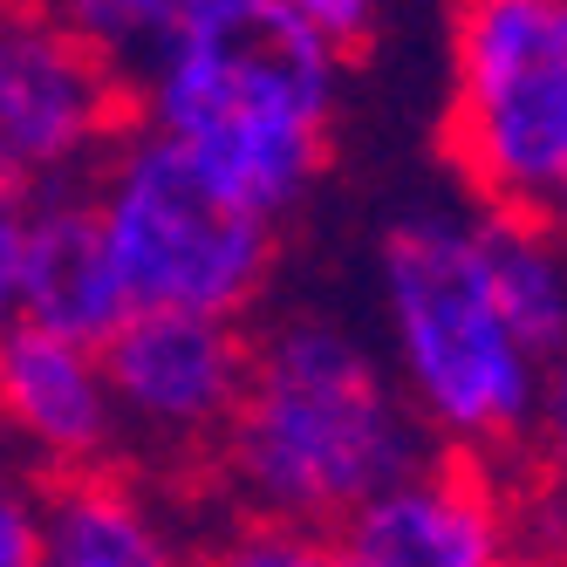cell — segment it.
Returning a JSON list of instances; mask_svg holds the SVG:
<instances>
[{"label":"cell","mask_w":567,"mask_h":567,"mask_svg":"<svg viewBox=\"0 0 567 567\" xmlns=\"http://www.w3.org/2000/svg\"><path fill=\"white\" fill-rule=\"evenodd\" d=\"M431 458V431L349 329L295 315L247 349V390L219 437V465L247 513L336 534Z\"/></svg>","instance_id":"obj_1"},{"label":"cell","mask_w":567,"mask_h":567,"mask_svg":"<svg viewBox=\"0 0 567 567\" xmlns=\"http://www.w3.org/2000/svg\"><path fill=\"white\" fill-rule=\"evenodd\" d=\"M383 308L396 336L403 403L417 424L458 458L519 452L540 417V362H526L499 329L485 280L472 267L465 219L452 213H403L383 226L377 247Z\"/></svg>","instance_id":"obj_2"},{"label":"cell","mask_w":567,"mask_h":567,"mask_svg":"<svg viewBox=\"0 0 567 567\" xmlns=\"http://www.w3.org/2000/svg\"><path fill=\"white\" fill-rule=\"evenodd\" d=\"M437 144L485 213L567 233V0H458Z\"/></svg>","instance_id":"obj_3"},{"label":"cell","mask_w":567,"mask_h":567,"mask_svg":"<svg viewBox=\"0 0 567 567\" xmlns=\"http://www.w3.org/2000/svg\"><path fill=\"white\" fill-rule=\"evenodd\" d=\"M103 213L110 267L131 315H198L239 321L274 280L280 233L185 165V151L157 131H124L103 157V185L90 192Z\"/></svg>","instance_id":"obj_4"},{"label":"cell","mask_w":567,"mask_h":567,"mask_svg":"<svg viewBox=\"0 0 567 567\" xmlns=\"http://www.w3.org/2000/svg\"><path fill=\"white\" fill-rule=\"evenodd\" d=\"M342 55L280 0H198L137 75L144 131L198 144L219 131H329Z\"/></svg>","instance_id":"obj_5"},{"label":"cell","mask_w":567,"mask_h":567,"mask_svg":"<svg viewBox=\"0 0 567 567\" xmlns=\"http://www.w3.org/2000/svg\"><path fill=\"white\" fill-rule=\"evenodd\" d=\"M131 116V83L34 8L0 0V157L42 192L110 157Z\"/></svg>","instance_id":"obj_6"},{"label":"cell","mask_w":567,"mask_h":567,"mask_svg":"<svg viewBox=\"0 0 567 567\" xmlns=\"http://www.w3.org/2000/svg\"><path fill=\"white\" fill-rule=\"evenodd\" d=\"M247 349L254 342L239 336V321L124 315V329L96 349L116 431L131 424L157 452H219L247 390Z\"/></svg>","instance_id":"obj_7"},{"label":"cell","mask_w":567,"mask_h":567,"mask_svg":"<svg viewBox=\"0 0 567 567\" xmlns=\"http://www.w3.org/2000/svg\"><path fill=\"white\" fill-rule=\"evenodd\" d=\"M342 567H513L499 493L465 458H431L336 526Z\"/></svg>","instance_id":"obj_8"},{"label":"cell","mask_w":567,"mask_h":567,"mask_svg":"<svg viewBox=\"0 0 567 567\" xmlns=\"http://www.w3.org/2000/svg\"><path fill=\"white\" fill-rule=\"evenodd\" d=\"M124 288L110 267L103 213L90 192L42 185L21 206V274H14V321L42 336H62L75 349H103L124 329Z\"/></svg>","instance_id":"obj_9"},{"label":"cell","mask_w":567,"mask_h":567,"mask_svg":"<svg viewBox=\"0 0 567 567\" xmlns=\"http://www.w3.org/2000/svg\"><path fill=\"white\" fill-rule=\"evenodd\" d=\"M0 431L21 437L42 465H55V478L96 472L116 444V411L96 349L8 321L0 329Z\"/></svg>","instance_id":"obj_10"},{"label":"cell","mask_w":567,"mask_h":567,"mask_svg":"<svg viewBox=\"0 0 567 567\" xmlns=\"http://www.w3.org/2000/svg\"><path fill=\"white\" fill-rule=\"evenodd\" d=\"M34 567H192L124 472H69L42 485Z\"/></svg>","instance_id":"obj_11"},{"label":"cell","mask_w":567,"mask_h":567,"mask_svg":"<svg viewBox=\"0 0 567 567\" xmlns=\"http://www.w3.org/2000/svg\"><path fill=\"white\" fill-rule=\"evenodd\" d=\"M472 239V267L485 280L499 329L526 362H547L567 349V233H547L534 219H506V213H478L465 219Z\"/></svg>","instance_id":"obj_12"},{"label":"cell","mask_w":567,"mask_h":567,"mask_svg":"<svg viewBox=\"0 0 567 567\" xmlns=\"http://www.w3.org/2000/svg\"><path fill=\"white\" fill-rule=\"evenodd\" d=\"M198 8V0H42V14L83 42L96 62H110L116 75H144L151 55L178 34V21Z\"/></svg>","instance_id":"obj_13"},{"label":"cell","mask_w":567,"mask_h":567,"mask_svg":"<svg viewBox=\"0 0 567 567\" xmlns=\"http://www.w3.org/2000/svg\"><path fill=\"white\" fill-rule=\"evenodd\" d=\"M206 567H342V560H336V540L315 534V526L239 513L226 534L206 547Z\"/></svg>","instance_id":"obj_14"},{"label":"cell","mask_w":567,"mask_h":567,"mask_svg":"<svg viewBox=\"0 0 567 567\" xmlns=\"http://www.w3.org/2000/svg\"><path fill=\"white\" fill-rule=\"evenodd\" d=\"M42 547V478L0 458V567H34Z\"/></svg>","instance_id":"obj_15"},{"label":"cell","mask_w":567,"mask_h":567,"mask_svg":"<svg viewBox=\"0 0 567 567\" xmlns=\"http://www.w3.org/2000/svg\"><path fill=\"white\" fill-rule=\"evenodd\" d=\"M280 8L301 14V21L321 34V42L342 55V62L377 34V0H280Z\"/></svg>","instance_id":"obj_16"},{"label":"cell","mask_w":567,"mask_h":567,"mask_svg":"<svg viewBox=\"0 0 567 567\" xmlns=\"http://www.w3.org/2000/svg\"><path fill=\"white\" fill-rule=\"evenodd\" d=\"M534 437H540L547 465L567 478V349L540 370V417H534Z\"/></svg>","instance_id":"obj_17"},{"label":"cell","mask_w":567,"mask_h":567,"mask_svg":"<svg viewBox=\"0 0 567 567\" xmlns=\"http://www.w3.org/2000/svg\"><path fill=\"white\" fill-rule=\"evenodd\" d=\"M14 274H21V213L0 206V329L14 321Z\"/></svg>","instance_id":"obj_18"},{"label":"cell","mask_w":567,"mask_h":567,"mask_svg":"<svg viewBox=\"0 0 567 567\" xmlns=\"http://www.w3.org/2000/svg\"><path fill=\"white\" fill-rule=\"evenodd\" d=\"M28 198H34V185H28V178L8 165V157H0V206H8V213H21Z\"/></svg>","instance_id":"obj_19"}]
</instances>
